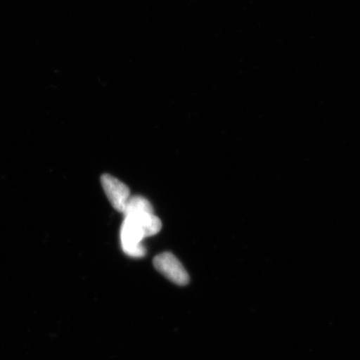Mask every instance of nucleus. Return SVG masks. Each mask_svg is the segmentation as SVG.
Listing matches in <instances>:
<instances>
[{
    "mask_svg": "<svg viewBox=\"0 0 360 360\" xmlns=\"http://www.w3.org/2000/svg\"><path fill=\"white\" fill-rule=\"evenodd\" d=\"M101 184L112 206L118 212L124 214L126 205L130 198L129 187L109 174L102 175Z\"/></svg>",
    "mask_w": 360,
    "mask_h": 360,
    "instance_id": "7ed1b4c3",
    "label": "nucleus"
},
{
    "mask_svg": "<svg viewBox=\"0 0 360 360\" xmlns=\"http://www.w3.org/2000/svg\"><path fill=\"white\" fill-rule=\"evenodd\" d=\"M141 212L154 213V208L150 202L143 196H130L127 205H126L124 215L127 216Z\"/></svg>",
    "mask_w": 360,
    "mask_h": 360,
    "instance_id": "39448f33",
    "label": "nucleus"
},
{
    "mask_svg": "<svg viewBox=\"0 0 360 360\" xmlns=\"http://www.w3.org/2000/svg\"><path fill=\"white\" fill-rule=\"evenodd\" d=\"M134 220L142 229L146 238L154 236L161 231V220L154 213L141 212L124 216Z\"/></svg>",
    "mask_w": 360,
    "mask_h": 360,
    "instance_id": "20e7f679",
    "label": "nucleus"
},
{
    "mask_svg": "<svg viewBox=\"0 0 360 360\" xmlns=\"http://www.w3.org/2000/svg\"><path fill=\"white\" fill-rule=\"evenodd\" d=\"M155 268L169 281L179 286H186L190 283V276L180 261L169 252H165L153 261Z\"/></svg>",
    "mask_w": 360,
    "mask_h": 360,
    "instance_id": "f03ea898",
    "label": "nucleus"
},
{
    "mask_svg": "<svg viewBox=\"0 0 360 360\" xmlns=\"http://www.w3.org/2000/svg\"><path fill=\"white\" fill-rule=\"evenodd\" d=\"M146 236L142 229L131 219L124 217L120 229L121 247L125 255L133 258H142L146 255V249L142 241Z\"/></svg>",
    "mask_w": 360,
    "mask_h": 360,
    "instance_id": "f257e3e1",
    "label": "nucleus"
}]
</instances>
